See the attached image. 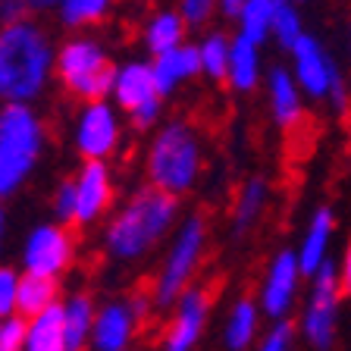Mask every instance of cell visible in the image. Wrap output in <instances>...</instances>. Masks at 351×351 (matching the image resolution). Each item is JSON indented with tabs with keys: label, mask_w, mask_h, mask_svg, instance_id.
I'll use <instances>...</instances> for the list:
<instances>
[{
	"label": "cell",
	"mask_w": 351,
	"mask_h": 351,
	"mask_svg": "<svg viewBox=\"0 0 351 351\" xmlns=\"http://www.w3.org/2000/svg\"><path fill=\"white\" fill-rule=\"evenodd\" d=\"M125 119L113 101L79 104L69 125V145L82 163H110L123 147Z\"/></svg>",
	"instance_id": "cell-10"
},
{
	"label": "cell",
	"mask_w": 351,
	"mask_h": 351,
	"mask_svg": "<svg viewBox=\"0 0 351 351\" xmlns=\"http://www.w3.org/2000/svg\"><path fill=\"white\" fill-rule=\"evenodd\" d=\"M179 16L185 19V25H189V32H207L213 29L210 22L217 19V3L213 0H182L179 3Z\"/></svg>",
	"instance_id": "cell-33"
},
{
	"label": "cell",
	"mask_w": 351,
	"mask_h": 351,
	"mask_svg": "<svg viewBox=\"0 0 351 351\" xmlns=\"http://www.w3.org/2000/svg\"><path fill=\"white\" fill-rule=\"evenodd\" d=\"M97 320V298L85 289L69 292L63 298V329H66V351H88L91 332Z\"/></svg>",
	"instance_id": "cell-21"
},
{
	"label": "cell",
	"mask_w": 351,
	"mask_h": 351,
	"mask_svg": "<svg viewBox=\"0 0 351 351\" xmlns=\"http://www.w3.org/2000/svg\"><path fill=\"white\" fill-rule=\"evenodd\" d=\"M113 73H117V60L101 35L85 32V35H66L63 41H57L53 79L79 104L110 101Z\"/></svg>",
	"instance_id": "cell-6"
},
{
	"label": "cell",
	"mask_w": 351,
	"mask_h": 351,
	"mask_svg": "<svg viewBox=\"0 0 351 351\" xmlns=\"http://www.w3.org/2000/svg\"><path fill=\"white\" fill-rule=\"evenodd\" d=\"M336 276H339V289H342L345 298H351V239L345 241L342 254L336 261Z\"/></svg>",
	"instance_id": "cell-35"
},
{
	"label": "cell",
	"mask_w": 351,
	"mask_h": 351,
	"mask_svg": "<svg viewBox=\"0 0 351 351\" xmlns=\"http://www.w3.org/2000/svg\"><path fill=\"white\" fill-rule=\"evenodd\" d=\"M241 7H245V0H219L217 3V19H226V22H239L241 16Z\"/></svg>",
	"instance_id": "cell-36"
},
{
	"label": "cell",
	"mask_w": 351,
	"mask_h": 351,
	"mask_svg": "<svg viewBox=\"0 0 351 351\" xmlns=\"http://www.w3.org/2000/svg\"><path fill=\"white\" fill-rule=\"evenodd\" d=\"M25 348V320L10 317L0 320V351H22Z\"/></svg>",
	"instance_id": "cell-34"
},
{
	"label": "cell",
	"mask_w": 351,
	"mask_h": 351,
	"mask_svg": "<svg viewBox=\"0 0 351 351\" xmlns=\"http://www.w3.org/2000/svg\"><path fill=\"white\" fill-rule=\"evenodd\" d=\"M110 3L107 0H60L53 3V16L69 35H85L95 25H101L110 16Z\"/></svg>",
	"instance_id": "cell-26"
},
{
	"label": "cell",
	"mask_w": 351,
	"mask_h": 351,
	"mask_svg": "<svg viewBox=\"0 0 351 351\" xmlns=\"http://www.w3.org/2000/svg\"><path fill=\"white\" fill-rule=\"evenodd\" d=\"M47 147L41 113L25 104L0 107V201L19 195L35 176Z\"/></svg>",
	"instance_id": "cell-4"
},
{
	"label": "cell",
	"mask_w": 351,
	"mask_h": 351,
	"mask_svg": "<svg viewBox=\"0 0 351 351\" xmlns=\"http://www.w3.org/2000/svg\"><path fill=\"white\" fill-rule=\"evenodd\" d=\"M304 13H301L298 3H292V0H276V10H273V38L270 41H276V47H282L285 53L292 51L295 44L301 41V35H304Z\"/></svg>",
	"instance_id": "cell-29"
},
{
	"label": "cell",
	"mask_w": 351,
	"mask_h": 351,
	"mask_svg": "<svg viewBox=\"0 0 351 351\" xmlns=\"http://www.w3.org/2000/svg\"><path fill=\"white\" fill-rule=\"evenodd\" d=\"M263 314L254 295H239L226 307L223 326H219V348L223 351H254L263 336Z\"/></svg>",
	"instance_id": "cell-18"
},
{
	"label": "cell",
	"mask_w": 351,
	"mask_h": 351,
	"mask_svg": "<svg viewBox=\"0 0 351 351\" xmlns=\"http://www.w3.org/2000/svg\"><path fill=\"white\" fill-rule=\"evenodd\" d=\"M197 60H201V75L210 82H226L229 75V53H232V35L223 29H207L195 41Z\"/></svg>",
	"instance_id": "cell-24"
},
{
	"label": "cell",
	"mask_w": 351,
	"mask_h": 351,
	"mask_svg": "<svg viewBox=\"0 0 351 351\" xmlns=\"http://www.w3.org/2000/svg\"><path fill=\"white\" fill-rule=\"evenodd\" d=\"M213 317V295L207 285L195 282L182 298L167 311L160 332V351H197Z\"/></svg>",
	"instance_id": "cell-13"
},
{
	"label": "cell",
	"mask_w": 351,
	"mask_h": 351,
	"mask_svg": "<svg viewBox=\"0 0 351 351\" xmlns=\"http://www.w3.org/2000/svg\"><path fill=\"white\" fill-rule=\"evenodd\" d=\"M53 304H60V282H53V279H41V276H25V273H22L16 314H19L22 320H32V317L51 311Z\"/></svg>",
	"instance_id": "cell-27"
},
{
	"label": "cell",
	"mask_w": 351,
	"mask_h": 351,
	"mask_svg": "<svg viewBox=\"0 0 351 351\" xmlns=\"http://www.w3.org/2000/svg\"><path fill=\"white\" fill-rule=\"evenodd\" d=\"M263 97H267V113L270 123L279 132H295L307 119V97L301 95L289 66H270L263 75Z\"/></svg>",
	"instance_id": "cell-15"
},
{
	"label": "cell",
	"mask_w": 351,
	"mask_h": 351,
	"mask_svg": "<svg viewBox=\"0 0 351 351\" xmlns=\"http://www.w3.org/2000/svg\"><path fill=\"white\" fill-rule=\"evenodd\" d=\"M51 213L53 223L60 226H73L75 223V189H73V176H66L53 185L51 191Z\"/></svg>",
	"instance_id": "cell-31"
},
{
	"label": "cell",
	"mask_w": 351,
	"mask_h": 351,
	"mask_svg": "<svg viewBox=\"0 0 351 351\" xmlns=\"http://www.w3.org/2000/svg\"><path fill=\"white\" fill-rule=\"evenodd\" d=\"M301 282H304V273L298 267L295 248H279L267 261V267H263L261 285H257V295H254L263 320L270 323L292 320L301 298Z\"/></svg>",
	"instance_id": "cell-12"
},
{
	"label": "cell",
	"mask_w": 351,
	"mask_h": 351,
	"mask_svg": "<svg viewBox=\"0 0 351 351\" xmlns=\"http://www.w3.org/2000/svg\"><path fill=\"white\" fill-rule=\"evenodd\" d=\"M151 66H154V79H157V88H160L163 97L176 95L182 85H189L191 79L201 75V60H197L195 41H189V44H182V47H176V51L163 53V57L151 60Z\"/></svg>",
	"instance_id": "cell-22"
},
{
	"label": "cell",
	"mask_w": 351,
	"mask_h": 351,
	"mask_svg": "<svg viewBox=\"0 0 351 351\" xmlns=\"http://www.w3.org/2000/svg\"><path fill=\"white\" fill-rule=\"evenodd\" d=\"M113 107L129 117V123L138 132H154L163 123V101L154 79V66L147 57H129L117 63L113 73V88H110Z\"/></svg>",
	"instance_id": "cell-8"
},
{
	"label": "cell",
	"mask_w": 351,
	"mask_h": 351,
	"mask_svg": "<svg viewBox=\"0 0 351 351\" xmlns=\"http://www.w3.org/2000/svg\"><path fill=\"white\" fill-rule=\"evenodd\" d=\"M75 261V235L69 226L60 223H38L25 232L19 245V270L25 276H41V279H60L69 273Z\"/></svg>",
	"instance_id": "cell-11"
},
{
	"label": "cell",
	"mask_w": 351,
	"mask_h": 351,
	"mask_svg": "<svg viewBox=\"0 0 351 351\" xmlns=\"http://www.w3.org/2000/svg\"><path fill=\"white\" fill-rule=\"evenodd\" d=\"M141 320L132 311L129 298L97 301V320L91 332V351H132Z\"/></svg>",
	"instance_id": "cell-17"
},
{
	"label": "cell",
	"mask_w": 351,
	"mask_h": 351,
	"mask_svg": "<svg viewBox=\"0 0 351 351\" xmlns=\"http://www.w3.org/2000/svg\"><path fill=\"white\" fill-rule=\"evenodd\" d=\"M182 217L179 197L163 195L151 185H135L101 226V251L123 267L141 263L154 251L167 248Z\"/></svg>",
	"instance_id": "cell-1"
},
{
	"label": "cell",
	"mask_w": 351,
	"mask_h": 351,
	"mask_svg": "<svg viewBox=\"0 0 351 351\" xmlns=\"http://www.w3.org/2000/svg\"><path fill=\"white\" fill-rule=\"evenodd\" d=\"M267 66H263V47L232 35V53H229V75L226 85L239 95H251L263 85Z\"/></svg>",
	"instance_id": "cell-23"
},
{
	"label": "cell",
	"mask_w": 351,
	"mask_h": 351,
	"mask_svg": "<svg viewBox=\"0 0 351 351\" xmlns=\"http://www.w3.org/2000/svg\"><path fill=\"white\" fill-rule=\"evenodd\" d=\"M270 195L273 189L267 182V176H248L241 182L239 195L232 201V210H229V235L232 239H245L261 223V217L270 207Z\"/></svg>",
	"instance_id": "cell-20"
},
{
	"label": "cell",
	"mask_w": 351,
	"mask_h": 351,
	"mask_svg": "<svg viewBox=\"0 0 351 351\" xmlns=\"http://www.w3.org/2000/svg\"><path fill=\"white\" fill-rule=\"evenodd\" d=\"M295 348H298V329H295L292 320L270 323L263 329L261 342L254 345V351H295Z\"/></svg>",
	"instance_id": "cell-30"
},
{
	"label": "cell",
	"mask_w": 351,
	"mask_h": 351,
	"mask_svg": "<svg viewBox=\"0 0 351 351\" xmlns=\"http://www.w3.org/2000/svg\"><path fill=\"white\" fill-rule=\"evenodd\" d=\"M273 10H276V0H245L241 16L235 22V35L263 47L273 38Z\"/></svg>",
	"instance_id": "cell-28"
},
{
	"label": "cell",
	"mask_w": 351,
	"mask_h": 351,
	"mask_svg": "<svg viewBox=\"0 0 351 351\" xmlns=\"http://www.w3.org/2000/svg\"><path fill=\"white\" fill-rule=\"evenodd\" d=\"M342 289L336 276V261H329L317 276H311L304 301H301L298 320V339L311 351H332L339 339V311H342Z\"/></svg>",
	"instance_id": "cell-9"
},
{
	"label": "cell",
	"mask_w": 351,
	"mask_h": 351,
	"mask_svg": "<svg viewBox=\"0 0 351 351\" xmlns=\"http://www.w3.org/2000/svg\"><path fill=\"white\" fill-rule=\"evenodd\" d=\"M204 135L191 119H163L145 147V185L182 201L204 176Z\"/></svg>",
	"instance_id": "cell-3"
},
{
	"label": "cell",
	"mask_w": 351,
	"mask_h": 351,
	"mask_svg": "<svg viewBox=\"0 0 351 351\" xmlns=\"http://www.w3.org/2000/svg\"><path fill=\"white\" fill-rule=\"evenodd\" d=\"M207 245H210V223H207V217L197 210L185 213L179 219V226H176L173 239L167 241L160 267H157V273L151 279V289H147L157 311H169L195 285V276L207 257Z\"/></svg>",
	"instance_id": "cell-5"
},
{
	"label": "cell",
	"mask_w": 351,
	"mask_h": 351,
	"mask_svg": "<svg viewBox=\"0 0 351 351\" xmlns=\"http://www.w3.org/2000/svg\"><path fill=\"white\" fill-rule=\"evenodd\" d=\"M53 63L57 41L41 19L0 25V107H35L53 82Z\"/></svg>",
	"instance_id": "cell-2"
},
{
	"label": "cell",
	"mask_w": 351,
	"mask_h": 351,
	"mask_svg": "<svg viewBox=\"0 0 351 351\" xmlns=\"http://www.w3.org/2000/svg\"><path fill=\"white\" fill-rule=\"evenodd\" d=\"M289 69L298 82L301 95L314 104H326L336 117H345L351 110V79L348 69L339 66L326 44L317 35L304 32L301 41L289 51Z\"/></svg>",
	"instance_id": "cell-7"
},
{
	"label": "cell",
	"mask_w": 351,
	"mask_h": 351,
	"mask_svg": "<svg viewBox=\"0 0 351 351\" xmlns=\"http://www.w3.org/2000/svg\"><path fill=\"white\" fill-rule=\"evenodd\" d=\"M189 35H191L189 25H185V19L179 16L176 7H154L151 13L141 19V32H138L147 60H157V57H163V53L189 44Z\"/></svg>",
	"instance_id": "cell-19"
},
{
	"label": "cell",
	"mask_w": 351,
	"mask_h": 351,
	"mask_svg": "<svg viewBox=\"0 0 351 351\" xmlns=\"http://www.w3.org/2000/svg\"><path fill=\"white\" fill-rule=\"evenodd\" d=\"M19 282H22V270L10 267V263H0V320H10L16 314V304H19Z\"/></svg>",
	"instance_id": "cell-32"
},
{
	"label": "cell",
	"mask_w": 351,
	"mask_h": 351,
	"mask_svg": "<svg viewBox=\"0 0 351 351\" xmlns=\"http://www.w3.org/2000/svg\"><path fill=\"white\" fill-rule=\"evenodd\" d=\"M332 241H336V210L329 204H320L311 210L298 245H295V257H298L304 279L317 276L332 261Z\"/></svg>",
	"instance_id": "cell-16"
},
{
	"label": "cell",
	"mask_w": 351,
	"mask_h": 351,
	"mask_svg": "<svg viewBox=\"0 0 351 351\" xmlns=\"http://www.w3.org/2000/svg\"><path fill=\"white\" fill-rule=\"evenodd\" d=\"M348 69H351V16H348Z\"/></svg>",
	"instance_id": "cell-38"
},
{
	"label": "cell",
	"mask_w": 351,
	"mask_h": 351,
	"mask_svg": "<svg viewBox=\"0 0 351 351\" xmlns=\"http://www.w3.org/2000/svg\"><path fill=\"white\" fill-rule=\"evenodd\" d=\"M75 189V223L73 226H97L107 223L117 201V176L110 163H82L73 173Z\"/></svg>",
	"instance_id": "cell-14"
},
{
	"label": "cell",
	"mask_w": 351,
	"mask_h": 351,
	"mask_svg": "<svg viewBox=\"0 0 351 351\" xmlns=\"http://www.w3.org/2000/svg\"><path fill=\"white\" fill-rule=\"evenodd\" d=\"M22 351H66V329H63V301L51 311L25 320V348Z\"/></svg>",
	"instance_id": "cell-25"
},
{
	"label": "cell",
	"mask_w": 351,
	"mask_h": 351,
	"mask_svg": "<svg viewBox=\"0 0 351 351\" xmlns=\"http://www.w3.org/2000/svg\"><path fill=\"white\" fill-rule=\"evenodd\" d=\"M7 232H10V213H7V204L0 201V254L7 248Z\"/></svg>",
	"instance_id": "cell-37"
}]
</instances>
